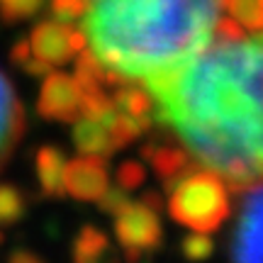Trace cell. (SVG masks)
Instances as JSON below:
<instances>
[{
  "label": "cell",
  "mask_w": 263,
  "mask_h": 263,
  "mask_svg": "<svg viewBox=\"0 0 263 263\" xmlns=\"http://www.w3.org/2000/svg\"><path fill=\"white\" fill-rule=\"evenodd\" d=\"M141 83L154 95V120L178 134L193 161L234 193L261 183L263 39L219 42Z\"/></svg>",
  "instance_id": "obj_1"
},
{
  "label": "cell",
  "mask_w": 263,
  "mask_h": 263,
  "mask_svg": "<svg viewBox=\"0 0 263 263\" xmlns=\"http://www.w3.org/2000/svg\"><path fill=\"white\" fill-rule=\"evenodd\" d=\"M222 0H85L90 49L124 81L171 71L210 47Z\"/></svg>",
  "instance_id": "obj_2"
},
{
  "label": "cell",
  "mask_w": 263,
  "mask_h": 263,
  "mask_svg": "<svg viewBox=\"0 0 263 263\" xmlns=\"http://www.w3.org/2000/svg\"><path fill=\"white\" fill-rule=\"evenodd\" d=\"M168 190V215L178 224L193 232L210 234L224 224L232 215L227 183L215 171H188L180 178L166 183Z\"/></svg>",
  "instance_id": "obj_3"
},
{
  "label": "cell",
  "mask_w": 263,
  "mask_h": 263,
  "mask_svg": "<svg viewBox=\"0 0 263 263\" xmlns=\"http://www.w3.org/2000/svg\"><path fill=\"white\" fill-rule=\"evenodd\" d=\"M115 234L122 244L127 261H139L144 254H154L163 239L156 210L132 200L115 215Z\"/></svg>",
  "instance_id": "obj_4"
},
{
  "label": "cell",
  "mask_w": 263,
  "mask_h": 263,
  "mask_svg": "<svg viewBox=\"0 0 263 263\" xmlns=\"http://www.w3.org/2000/svg\"><path fill=\"white\" fill-rule=\"evenodd\" d=\"M29 47L34 57L47 61L49 66H61L85 47V32L73 29L71 22L44 20L32 29Z\"/></svg>",
  "instance_id": "obj_5"
},
{
  "label": "cell",
  "mask_w": 263,
  "mask_h": 263,
  "mask_svg": "<svg viewBox=\"0 0 263 263\" xmlns=\"http://www.w3.org/2000/svg\"><path fill=\"white\" fill-rule=\"evenodd\" d=\"M244 202L234 232L232 258L236 261H263V180L244 190Z\"/></svg>",
  "instance_id": "obj_6"
},
{
  "label": "cell",
  "mask_w": 263,
  "mask_h": 263,
  "mask_svg": "<svg viewBox=\"0 0 263 263\" xmlns=\"http://www.w3.org/2000/svg\"><path fill=\"white\" fill-rule=\"evenodd\" d=\"M81 98H83V90L73 76L49 71L44 76V85L37 100V112L44 120L76 122L81 117Z\"/></svg>",
  "instance_id": "obj_7"
},
{
  "label": "cell",
  "mask_w": 263,
  "mask_h": 263,
  "mask_svg": "<svg viewBox=\"0 0 263 263\" xmlns=\"http://www.w3.org/2000/svg\"><path fill=\"white\" fill-rule=\"evenodd\" d=\"M107 185V168L103 156L85 154L81 159L66 161L64 168V190L76 200L83 202H98Z\"/></svg>",
  "instance_id": "obj_8"
},
{
  "label": "cell",
  "mask_w": 263,
  "mask_h": 263,
  "mask_svg": "<svg viewBox=\"0 0 263 263\" xmlns=\"http://www.w3.org/2000/svg\"><path fill=\"white\" fill-rule=\"evenodd\" d=\"M25 107L15 95L10 78L0 71V171L5 168L15 146L25 134Z\"/></svg>",
  "instance_id": "obj_9"
},
{
  "label": "cell",
  "mask_w": 263,
  "mask_h": 263,
  "mask_svg": "<svg viewBox=\"0 0 263 263\" xmlns=\"http://www.w3.org/2000/svg\"><path fill=\"white\" fill-rule=\"evenodd\" d=\"M141 156L151 163L154 173L163 183L180 178L183 173L193 171V156L183 146H166V144H146L141 149Z\"/></svg>",
  "instance_id": "obj_10"
},
{
  "label": "cell",
  "mask_w": 263,
  "mask_h": 263,
  "mask_svg": "<svg viewBox=\"0 0 263 263\" xmlns=\"http://www.w3.org/2000/svg\"><path fill=\"white\" fill-rule=\"evenodd\" d=\"M73 144L78 151L103 156V159H110L117 151L112 137L107 132V124L100 120H90V117H78L73 122Z\"/></svg>",
  "instance_id": "obj_11"
},
{
  "label": "cell",
  "mask_w": 263,
  "mask_h": 263,
  "mask_svg": "<svg viewBox=\"0 0 263 263\" xmlns=\"http://www.w3.org/2000/svg\"><path fill=\"white\" fill-rule=\"evenodd\" d=\"M66 156L57 146H42L37 151V178L44 197H61L64 190Z\"/></svg>",
  "instance_id": "obj_12"
},
{
  "label": "cell",
  "mask_w": 263,
  "mask_h": 263,
  "mask_svg": "<svg viewBox=\"0 0 263 263\" xmlns=\"http://www.w3.org/2000/svg\"><path fill=\"white\" fill-rule=\"evenodd\" d=\"M112 103L117 110L137 117V120H154V95L149 93V88L144 85H134L129 81H124L115 88Z\"/></svg>",
  "instance_id": "obj_13"
},
{
  "label": "cell",
  "mask_w": 263,
  "mask_h": 263,
  "mask_svg": "<svg viewBox=\"0 0 263 263\" xmlns=\"http://www.w3.org/2000/svg\"><path fill=\"white\" fill-rule=\"evenodd\" d=\"M107 251V236L95 229V227H83L71 246V258L76 263H95Z\"/></svg>",
  "instance_id": "obj_14"
},
{
  "label": "cell",
  "mask_w": 263,
  "mask_h": 263,
  "mask_svg": "<svg viewBox=\"0 0 263 263\" xmlns=\"http://www.w3.org/2000/svg\"><path fill=\"white\" fill-rule=\"evenodd\" d=\"M222 5L244 29L263 34V0H222Z\"/></svg>",
  "instance_id": "obj_15"
},
{
  "label": "cell",
  "mask_w": 263,
  "mask_h": 263,
  "mask_svg": "<svg viewBox=\"0 0 263 263\" xmlns=\"http://www.w3.org/2000/svg\"><path fill=\"white\" fill-rule=\"evenodd\" d=\"M27 212V202L15 185L0 183V227H12Z\"/></svg>",
  "instance_id": "obj_16"
},
{
  "label": "cell",
  "mask_w": 263,
  "mask_h": 263,
  "mask_svg": "<svg viewBox=\"0 0 263 263\" xmlns=\"http://www.w3.org/2000/svg\"><path fill=\"white\" fill-rule=\"evenodd\" d=\"M44 5V0H0V17L5 22H20V20L34 17Z\"/></svg>",
  "instance_id": "obj_17"
},
{
  "label": "cell",
  "mask_w": 263,
  "mask_h": 263,
  "mask_svg": "<svg viewBox=\"0 0 263 263\" xmlns=\"http://www.w3.org/2000/svg\"><path fill=\"white\" fill-rule=\"evenodd\" d=\"M212 249H215V244H212L202 232H195V234L185 236V239L180 241V251H183V256L190 258V261L210 258V256H212Z\"/></svg>",
  "instance_id": "obj_18"
},
{
  "label": "cell",
  "mask_w": 263,
  "mask_h": 263,
  "mask_svg": "<svg viewBox=\"0 0 263 263\" xmlns=\"http://www.w3.org/2000/svg\"><path fill=\"white\" fill-rule=\"evenodd\" d=\"M146 180V171L139 161H124L122 166L117 168V185L122 190H137Z\"/></svg>",
  "instance_id": "obj_19"
},
{
  "label": "cell",
  "mask_w": 263,
  "mask_h": 263,
  "mask_svg": "<svg viewBox=\"0 0 263 263\" xmlns=\"http://www.w3.org/2000/svg\"><path fill=\"white\" fill-rule=\"evenodd\" d=\"M85 0H51V15L59 22H76L83 17Z\"/></svg>",
  "instance_id": "obj_20"
},
{
  "label": "cell",
  "mask_w": 263,
  "mask_h": 263,
  "mask_svg": "<svg viewBox=\"0 0 263 263\" xmlns=\"http://www.w3.org/2000/svg\"><path fill=\"white\" fill-rule=\"evenodd\" d=\"M127 202H129L127 190H122L120 185H117V188H107L103 193V197L98 200L100 210H103V212H107V215H117V212H120V210H122Z\"/></svg>",
  "instance_id": "obj_21"
},
{
  "label": "cell",
  "mask_w": 263,
  "mask_h": 263,
  "mask_svg": "<svg viewBox=\"0 0 263 263\" xmlns=\"http://www.w3.org/2000/svg\"><path fill=\"white\" fill-rule=\"evenodd\" d=\"M246 29H241V25L234 17H219L215 25V37L219 42H236V39H244Z\"/></svg>",
  "instance_id": "obj_22"
},
{
  "label": "cell",
  "mask_w": 263,
  "mask_h": 263,
  "mask_svg": "<svg viewBox=\"0 0 263 263\" xmlns=\"http://www.w3.org/2000/svg\"><path fill=\"white\" fill-rule=\"evenodd\" d=\"M20 68H22V71H25V73L27 76H34V78H39V76H47L49 71H51V66L47 64V61H42V59H32L29 57L27 61H25V64L20 66Z\"/></svg>",
  "instance_id": "obj_23"
},
{
  "label": "cell",
  "mask_w": 263,
  "mask_h": 263,
  "mask_svg": "<svg viewBox=\"0 0 263 263\" xmlns=\"http://www.w3.org/2000/svg\"><path fill=\"white\" fill-rule=\"evenodd\" d=\"M29 57H32V47H29V42H25V39L15 42V47H12V51H10V61H12L15 66H22Z\"/></svg>",
  "instance_id": "obj_24"
},
{
  "label": "cell",
  "mask_w": 263,
  "mask_h": 263,
  "mask_svg": "<svg viewBox=\"0 0 263 263\" xmlns=\"http://www.w3.org/2000/svg\"><path fill=\"white\" fill-rule=\"evenodd\" d=\"M10 261L12 263H39V256L27 251V249H15V251L10 254Z\"/></svg>",
  "instance_id": "obj_25"
},
{
  "label": "cell",
  "mask_w": 263,
  "mask_h": 263,
  "mask_svg": "<svg viewBox=\"0 0 263 263\" xmlns=\"http://www.w3.org/2000/svg\"><path fill=\"white\" fill-rule=\"evenodd\" d=\"M141 202H144L146 207H151V210H156V212H159V207H161V197L156 195V193H146V195L141 197Z\"/></svg>",
  "instance_id": "obj_26"
}]
</instances>
